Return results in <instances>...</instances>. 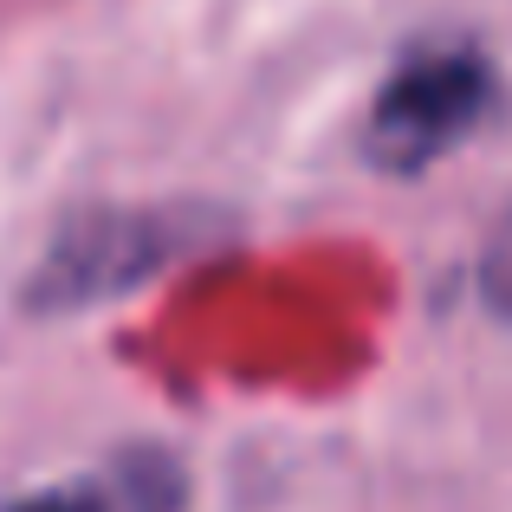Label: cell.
<instances>
[{
    "instance_id": "cell-1",
    "label": "cell",
    "mask_w": 512,
    "mask_h": 512,
    "mask_svg": "<svg viewBox=\"0 0 512 512\" xmlns=\"http://www.w3.org/2000/svg\"><path fill=\"white\" fill-rule=\"evenodd\" d=\"M493 98V72L474 46H435L415 52L389 72V85L370 104V130H363V150L376 169L389 175H422L428 163L467 143V130L487 117Z\"/></svg>"
},
{
    "instance_id": "cell-2",
    "label": "cell",
    "mask_w": 512,
    "mask_h": 512,
    "mask_svg": "<svg viewBox=\"0 0 512 512\" xmlns=\"http://www.w3.org/2000/svg\"><path fill=\"white\" fill-rule=\"evenodd\" d=\"M195 214H85L52 240L46 273L33 279V305H91L150 279L163 260L188 253Z\"/></svg>"
},
{
    "instance_id": "cell-3",
    "label": "cell",
    "mask_w": 512,
    "mask_h": 512,
    "mask_svg": "<svg viewBox=\"0 0 512 512\" xmlns=\"http://www.w3.org/2000/svg\"><path fill=\"white\" fill-rule=\"evenodd\" d=\"M480 286H487V305L500 318H512V214L493 227V247H487V266H480Z\"/></svg>"
}]
</instances>
